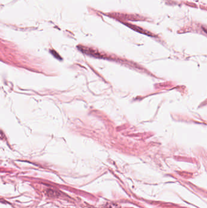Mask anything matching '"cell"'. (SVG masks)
I'll return each mask as SVG.
<instances>
[{
	"mask_svg": "<svg viewBox=\"0 0 207 208\" xmlns=\"http://www.w3.org/2000/svg\"><path fill=\"white\" fill-rule=\"evenodd\" d=\"M103 208H118L117 205L114 204H106Z\"/></svg>",
	"mask_w": 207,
	"mask_h": 208,
	"instance_id": "6da1fadb",
	"label": "cell"
}]
</instances>
